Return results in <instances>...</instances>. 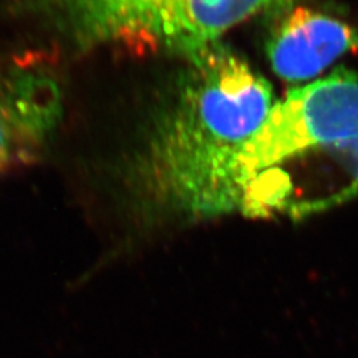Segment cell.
<instances>
[{
    "label": "cell",
    "instance_id": "5",
    "mask_svg": "<svg viewBox=\"0 0 358 358\" xmlns=\"http://www.w3.org/2000/svg\"><path fill=\"white\" fill-rule=\"evenodd\" d=\"M350 52H358L357 27L294 3L275 13L266 40V53L273 72L289 83L319 76Z\"/></svg>",
    "mask_w": 358,
    "mask_h": 358
},
{
    "label": "cell",
    "instance_id": "4",
    "mask_svg": "<svg viewBox=\"0 0 358 358\" xmlns=\"http://www.w3.org/2000/svg\"><path fill=\"white\" fill-rule=\"evenodd\" d=\"M64 88L43 56L0 60V173L38 161L59 130Z\"/></svg>",
    "mask_w": 358,
    "mask_h": 358
},
{
    "label": "cell",
    "instance_id": "2",
    "mask_svg": "<svg viewBox=\"0 0 358 358\" xmlns=\"http://www.w3.org/2000/svg\"><path fill=\"white\" fill-rule=\"evenodd\" d=\"M239 213L292 219L358 195V73L334 69L275 103L239 162Z\"/></svg>",
    "mask_w": 358,
    "mask_h": 358
},
{
    "label": "cell",
    "instance_id": "1",
    "mask_svg": "<svg viewBox=\"0 0 358 358\" xmlns=\"http://www.w3.org/2000/svg\"><path fill=\"white\" fill-rule=\"evenodd\" d=\"M273 105L268 81L222 41L185 60L138 154L146 192L189 215L239 211L241 157Z\"/></svg>",
    "mask_w": 358,
    "mask_h": 358
},
{
    "label": "cell",
    "instance_id": "3",
    "mask_svg": "<svg viewBox=\"0 0 358 358\" xmlns=\"http://www.w3.org/2000/svg\"><path fill=\"white\" fill-rule=\"evenodd\" d=\"M294 0H20L22 13L73 51L122 47L183 60L257 13Z\"/></svg>",
    "mask_w": 358,
    "mask_h": 358
}]
</instances>
